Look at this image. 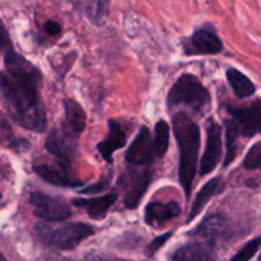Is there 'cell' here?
I'll list each match as a JSON object with an SVG mask.
<instances>
[{"label": "cell", "mask_w": 261, "mask_h": 261, "mask_svg": "<svg viewBox=\"0 0 261 261\" xmlns=\"http://www.w3.org/2000/svg\"><path fill=\"white\" fill-rule=\"evenodd\" d=\"M261 246V236L256 237V239L251 240V241L247 242L233 257H232V261H246L252 259L255 256V254L257 252V250L260 249Z\"/></svg>", "instance_id": "cb8c5ba5"}, {"label": "cell", "mask_w": 261, "mask_h": 261, "mask_svg": "<svg viewBox=\"0 0 261 261\" xmlns=\"http://www.w3.org/2000/svg\"><path fill=\"white\" fill-rule=\"evenodd\" d=\"M172 236V232H167V233L165 234H161V236L155 237L154 240H153L152 242H150L149 245H148L147 247V255L148 256H153V255L155 254V252L158 251V250L161 249V247L163 246V245L166 244V242L168 241V239Z\"/></svg>", "instance_id": "d4e9b609"}, {"label": "cell", "mask_w": 261, "mask_h": 261, "mask_svg": "<svg viewBox=\"0 0 261 261\" xmlns=\"http://www.w3.org/2000/svg\"><path fill=\"white\" fill-rule=\"evenodd\" d=\"M154 140H153L150 130L148 126H142L135 139L126 150L125 160L130 166H140V167H150L155 160Z\"/></svg>", "instance_id": "30bf717a"}, {"label": "cell", "mask_w": 261, "mask_h": 261, "mask_svg": "<svg viewBox=\"0 0 261 261\" xmlns=\"http://www.w3.org/2000/svg\"><path fill=\"white\" fill-rule=\"evenodd\" d=\"M259 260H260V261H261V255H260V256H259Z\"/></svg>", "instance_id": "83f0119b"}, {"label": "cell", "mask_w": 261, "mask_h": 261, "mask_svg": "<svg viewBox=\"0 0 261 261\" xmlns=\"http://www.w3.org/2000/svg\"><path fill=\"white\" fill-rule=\"evenodd\" d=\"M30 204L35 216L45 222H61L71 216L70 205L60 196L33 191L30 195Z\"/></svg>", "instance_id": "5b68a950"}, {"label": "cell", "mask_w": 261, "mask_h": 261, "mask_svg": "<svg viewBox=\"0 0 261 261\" xmlns=\"http://www.w3.org/2000/svg\"><path fill=\"white\" fill-rule=\"evenodd\" d=\"M217 259L213 251H211L208 245L203 242H196V244H189L180 247L175 254L172 255V260L176 261H191V260H214Z\"/></svg>", "instance_id": "d6986e66"}, {"label": "cell", "mask_w": 261, "mask_h": 261, "mask_svg": "<svg viewBox=\"0 0 261 261\" xmlns=\"http://www.w3.org/2000/svg\"><path fill=\"white\" fill-rule=\"evenodd\" d=\"M78 137L79 134L73 132L63 122L60 127L54 129L47 137L45 143L46 149L54 157L58 158L59 162H63L69 166L71 161L75 158Z\"/></svg>", "instance_id": "52a82bcc"}, {"label": "cell", "mask_w": 261, "mask_h": 261, "mask_svg": "<svg viewBox=\"0 0 261 261\" xmlns=\"http://www.w3.org/2000/svg\"><path fill=\"white\" fill-rule=\"evenodd\" d=\"M212 105L211 93L193 74H182L171 87L167 96V106L190 107L198 114L208 111Z\"/></svg>", "instance_id": "277c9868"}, {"label": "cell", "mask_w": 261, "mask_h": 261, "mask_svg": "<svg viewBox=\"0 0 261 261\" xmlns=\"http://www.w3.org/2000/svg\"><path fill=\"white\" fill-rule=\"evenodd\" d=\"M117 194L110 193L103 196H98V198L92 199H74L73 204L79 208L86 209L87 214L91 219L94 221H101V219L106 218L107 213H109L110 208L116 203Z\"/></svg>", "instance_id": "2e32d148"}, {"label": "cell", "mask_w": 261, "mask_h": 261, "mask_svg": "<svg viewBox=\"0 0 261 261\" xmlns=\"http://www.w3.org/2000/svg\"><path fill=\"white\" fill-rule=\"evenodd\" d=\"M0 48L3 70L0 75L3 101L10 119L31 132H45L46 114L41 101L42 73L13 47L5 25H2Z\"/></svg>", "instance_id": "6da1fadb"}, {"label": "cell", "mask_w": 261, "mask_h": 261, "mask_svg": "<svg viewBox=\"0 0 261 261\" xmlns=\"http://www.w3.org/2000/svg\"><path fill=\"white\" fill-rule=\"evenodd\" d=\"M173 134L180 152L178 178L186 199H190L194 178L196 175L198 155L200 149V129L185 112H177L172 119Z\"/></svg>", "instance_id": "7a4b0ae2"}, {"label": "cell", "mask_w": 261, "mask_h": 261, "mask_svg": "<svg viewBox=\"0 0 261 261\" xmlns=\"http://www.w3.org/2000/svg\"><path fill=\"white\" fill-rule=\"evenodd\" d=\"M227 231H228V224H227L224 217L219 216V214H214V216H209L208 218L204 219L189 234L198 239L199 242H203L208 246H214L217 242L224 239Z\"/></svg>", "instance_id": "4fadbf2b"}, {"label": "cell", "mask_w": 261, "mask_h": 261, "mask_svg": "<svg viewBox=\"0 0 261 261\" xmlns=\"http://www.w3.org/2000/svg\"><path fill=\"white\" fill-rule=\"evenodd\" d=\"M43 28H45L46 32L51 36H58L59 33L61 32L60 23H58L56 20H47V22H45V24H43Z\"/></svg>", "instance_id": "4316f807"}, {"label": "cell", "mask_w": 261, "mask_h": 261, "mask_svg": "<svg viewBox=\"0 0 261 261\" xmlns=\"http://www.w3.org/2000/svg\"><path fill=\"white\" fill-rule=\"evenodd\" d=\"M226 111L233 119L240 137L252 138L261 134V99L257 98L246 106L227 105Z\"/></svg>", "instance_id": "ba28073f"}, {"label": "cell", "mask_w": 261, "mask_h": 261, "mask_svg": "<svg viewBox=\"0 0 261 261\" xmlns=\"http://www.w3.org/2000/svg\"><path fill=\"white\" fill-rule=\"evenodd\" d=\"M244 167L246 170H261V140L255 143L245 155Z\"/></svg>", "instance_id": "603a6c76"}, {"label": "cell", "mask_w": 261, "mask_h": 261, "mask_svg": "<svg viewBox=\"0 0 261 261\" xmlns=\"http://www.w3.org/2000/svg\"><path fill=\"white\" fill-rule=\"evenodd\" d=\"M150 182H152V171L149 167L132 166L126 175L120 178V184H122L125 189V206L129 209L138 208Z\"/></svg>", "instance_id": "8992f818"}, {"label": "cell", "mask_w": 261, "mask_h": 261, "mask_svg": "<svg viewBox=\"0 0 261 261\" xmlns=\"http://www.w3.org/2000/svg\"><path fill=\"white\" fill-rule=\"evenodd\" d=\"M223 154V142H222V126L214 120L206 125L205 152L200 162V176H206L213 172L219 165Z\"/></svg>", "instance_id": "8fae6325"}, {"label": "cell", "mask_w": 261, "mask_h": 261, "mask_svg": "<svg viewBox=\"0 0 261 261\" xmlns=\"http://www.w3.org/2000/svg\"><path fill=\"white\" fill-rule=\"evenodd\" d=\"M64 111H65V121L64 124L70 127L73 132L81 135L87 125V115L79 102L73 98H65L63 101Z\"/></svg>", "instance_id": "ac0fdd59"}, {"label": "cell", "mask_w": 261, "mask_h": 261, "mask_svg": "<svg viewBox=\"0 0 261 261\" xmlns=\"http://www.w3.org/2000/svg\"><path fill=\"white\" fill-rule=\"evenodd\" d=\"M68 165L60 162L59 166L47 165V163H35L32 166L33 172L40 176L43 181L59 188H81L83 181L73 177L66 170Z\"/></svg>", "instance_id": "7c38bea8"}, {"label": "cell", "mask_w": 261, "mask_h": 261, "mask_svg": "<svg viewBox=\"0 0 261 261\" xmlns=\"http://www.w3.org/2000/svg\"><path fill=\"white\" fill-rule=\"evenodd\" d=\"M181 214L180 204L176 201H152L145 206L144 221L148 226L158 227L173 218H177Z\"/></svg>", "instance_id": "5bb4252c"}, {"label": "cell", "mask_w": 261, "mask_h": 261, "mask_svg": "<svg viewBox=\"0 0 261 261\" xmlns=\"http://www.w3.org/2000/svg\"><path fill=\"white\" fill-rule=\"evenodd\" d=\"M110 186V178H103V180H101L97 184H93V185L91 186H87V188H84L83 190H79L82 194H96V193H99V191H103L106 190V189H109Z\"/></svg>", "instance_id": "484cf974"}, {"label": "cell", "mask_w": 261, "mask_h": 261, "mask_svg": "<svg viewBox=\"0 0 261 261\" xmlns=\"http://www.w3.org/2000/svg\"><path fill=\"white\" fill-rule=\"evenodd\" d=\"M126 139V133L122 125L116 120L111 119L109 120V134L106 139L97 144V149L107 163H112V154L125 147Z\"/></svg>", "instance_id": "9a60e30c"}, {"label": "cell", "mask_w": 261, "mask_h": 261, "mask_svg": "<svg viewBox=\"0 0 261 261\" xmlns=\"http://www.w3.org/2000/svg\"><path fill=\"white\" fill-rule=\"evenodd\" d=\"M154 152L155 157L163 158L170 145V125L165 120H158L154 126Z\"/></svg>", "instance_id": "7402d4cb"}, {"label": "cell", "mask_w": 261, "mask_h": 261, "mask_svg": "<svg viewBox=\"0 0 261 261\" xmlns=\"http://www.w3.org/2000/svg\"><path fill=\"white\" fill-rule=\"evenodd\" d=\"M37 239L46 247L61 251L73 250L88 237L96 233V229L86 223H37L35 227Z\"/></svg>", "instance_id": "3957f363"}, {"label": "cell", "mask_w": 261, "mask_h": 261, "mask_svg": "<svg viewBox=\"0 0 261 261\" xmlns=\"http://www.w3.org/2000/svg\"><path fill=\"white\" fill-rule=\"evenodd\" d=\"M226 75L227 81H228L229 86H231L232 91L236 94L237 98H249L256 91L255 84L250 81L249 76H246L244 73L237 70V69H228Z\"/></svg>", "instance_id": "ffe728a7"}, {"label": "cell", "mask_w": 261, "mask_h": 261, "mask_svg": "<svg viewBox=\"0 0 261 261\" xmlns=\"http://www.w3.org/2000/svg\"><path fill=\"white\" fill-rule=\"evenodd\" d=\"M224 126H226V155H224L223 166L228 167L237 157V149H239L237 142H239L240 133L232 117L224 120Z\"/></svg>", "instance_id": "44dd1931"}, {"label": "cell", "mask_w": 261, "mask_h": 261, "mask_svg": "<svg viewBox=\"0 0 261 261\" xmlns=\"http://www.w3.org/2000/svg\"><path fill=\"white\" fill-rule=\"evenodd\" d=\"M223 186V181H222L221 177H214L212 178V180H209L208 182L199 190V193L196 194L186 223H191V222L201 213V211H203L204 206L209 203V200H211L213 196L218 195V194L221 193Z\"/></svg>", "instance_id": "e0dca14e"}, {"label": "cell", "mask_w": 261, "mask_h": 261, "mask_svg": "<svg viewBox=\"0 0 261 261\" xmlns=\"http://www.w3.org/2000/svg\"><path fill=\"white\" fill-rule=\"evenodd\" d=\"M223 50V42L211 27H201L184 42L185 55H216Z\"/></svg>", "instance_id": "9c48e42d"}]
</instances>
